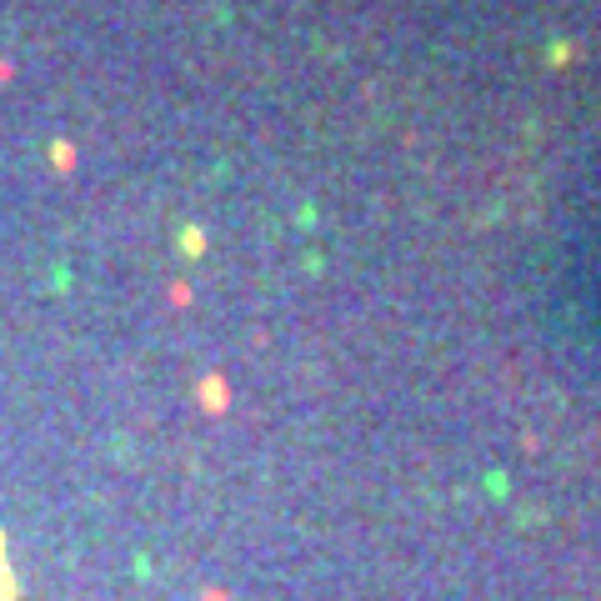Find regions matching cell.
Instances as JSON below:
<instances>
[{"mask_svg":"<svg viewBox=\"0 0 601 601\" xmlns=\"http://www.w3.org/2000/svg\"><path fill=\"white\" fill-rule=\"evenodd\" d=\"M16 586H11V566H6V546H0V601H11Z\"/></svg>","mask_w":601,"mask_h":601,"instance_id":"6da1fadb","label":"cell"}]
</instances>
